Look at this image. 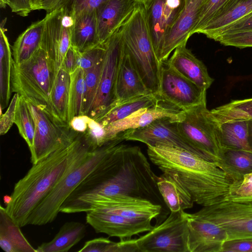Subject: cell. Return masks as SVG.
I'll use <instances>...</instances> for the list:
<instances>
[{"label": "cell", "mask_w": 252, "mask_h": 252, "mask_svg": "<svg viewBox=\"0 0 252 252\" xmlns=\"http://www.w3.org/2000/svg\"><path fill=\"white\" fill-rule=\"evenodd\" d=\"M157 178L140 147L118 144L68 196L60 211L87 213L99 199L117 195L146 199L165 209Z\"/></svg>", "instance_id": "1"}, {"label": "cell", "mask_w": 252, "mask_h": 252, "mask_svg": "<svg viewBox=\"0 0 252 252\" xmlns=\"http://www.w3.org/2000/svg\"><path fill=\"white\" fill-rule=\"evenodd\" d=\"M90 150L84 133L79 132L66 145L32 164L5 200L7 213L21 227L28 225L36 207Z\"/></svg>", "instance_id": "2"}, {"label": "cell", "mask_w": 252, "mask_h": 252, "mask_svg": "<svg viewBox=\"0 0 252 252\" xmlns=\"http://www.w3.org/2000/svg\"><path fill=\"white\" fill-rule=\"evenodd\" d=\"M150 160L171 177L194 203L208 206L225 201L233 182L218 163L176 147L148 146Z\"/></svg>", "instance_id": "3"}, {"label": "cell", "mask_w": 252, "mask_h": 252, "mask_svg": "<svg viewBox=\"0 0 252 252\" xmlns=\"http://www.w3.org/2000/svg\"><path fill=\"white\" fill-rule=\"evenodd\" d=\"M124 48L149 92L159 97L161 62L157 58L143 2L121 27Z\"/></svg>", "instance_id": "4"}, {"label": "cell", "mask_w": 252, "mask_h": 252, "mask_svg": "<svg viewBox=\"0 0 252 252\" xmlns=\"http://www.w3.org/2000/svg\"><path fill=\"white\" fill-rule=\"evenodd\" d=\"M124 140L123 132L116 139L90 150L36 207L29 217L28 225H42L52 222L68 196L98 165L109 151Z\"/></svg>", "instance_id": "5"}, {"label": "cell", "mask_w": 252, "mask_h": 252, "mask_svg": "<svg viewBox=\"0 0 252 252\" xmlns=\"http://www.w3.org/2000/svg\"><path fill=\"white\" fill-rule=\"evenodd\" d=\"M57 74L45 51L40 47L27 61L20 64L13 61L12 92L57 117L50 101V94Z\"/></svg>", "instance_id": "6"}, {"label": "cell", "mask_w": 252, "mask_h": 252, "mask_svg": "<svg viewBox=\"0 0 252 252\" xmlns=\"http://www.w3.org/2000/svg\"><path fill=\"white\" fill-rule=\"evenodd\" d=\"M183 111V118L177 122L181 134L204 158L219 163L223 151L220 124L206 102Z\"/></svg>", "instance_id": "7"}, {"label": "cell", "mask_w": 252, "mask_h": 252, "mask_svg": "<svg viewBox=\"0 0 252 252\" xmlns=\"http://www.w3.org/2000/svg\"><path fill=\"white\" fill-rule=\"evenodd\" d=\"M188 213L170 212L160 224L136 238L139 252H189Z\"/></svg>", "instance_id": "8"}, {"label": "cell", "mask_w": 252, "mask_h": 252, "mask_svg": "<svg viewBox=\"0 0 252 252\" xmlns=\"http://www.w3.org/2000/svg\"><path fill=\"white\" fill-rule=\"evenodd\" d=\"M28 103L36 125L33 148L31 153V162L34 164L74 139L79 132L72 130L68 123Z\"/></svg>", "instance_id": "9"}, {"label": "cell", "mask_w": 252, "mask_h": 252, "mask_svg": "<svg viewBox=\"0 0 252 252\" xmlns=\"http://www.w3.org/2000/svg\"><path fill=\"white\" fill-rule=\"evenodd\" d=\"M194 214L221 227L227 240H252V202L225 200L204 206Z\"/></svg>", "instance_id": "10"}, {"label": "cell", "mask_w": 252, "mask_h": 252, "mask_svg": "<svg viewBox=\"0 0 252 252\" xmlns=\"http://www.w3.org/2000/svg\"><path fill=\"white\" fill-rule=\"evenodd\" d=\"M121 27L104 42L105 51L98 91L89 116L94 120L104 114L116 101L115 83L123 51Z\"/></svg>", "instance_id": "11"}, {"label": "cell", "mask_w": 252, "mask_h": 252, "mask_svg": "<svg viewBox=\"0 0 252 252\" xmlns=\"http://www.w3.org/2000/svg\"><path fill=\"white\" fill-rule=\"evenodd\" d=\"M41 48L46 52L58 73L71 46L75 17L62 8L47 13Z\"/></svg>", "instance_id": "12"}, {"label": "cell", "mask_w": 252, "mask_h": 252, "mask_svg": "<svg viewBox=\"0 0 252 252\" xmlns=\"http://www.w3.org/2000/svg\"><path fill=\"white\" fill-rule=\"evenodd\" d=\"M95 209L105 210L138 222L152 223L156 220L155 226L161 223L168 214L160 205L146 199L125 195L102 198L92 205L89 211Z\"/></svg>", "instance_id": "13"}, {"label": "cell", "mask_w": 252, "mask_h": 252, "mask_svg": "<svg viewBox=\"0 0 252 252\" xmlns=\"http://www.w3.org/2000/svg\"><path fill=\"white\" fill-rule=\"evenodd\" d=\"M159 97L184 110L206 102V90L198 87L171 67L161 63Z\"/></svg>", "instance_id": "14"}, {"label": "cell", "mask_w": 252, "mask_h": 252, "mask_svg": "<svg viewBox=\"0 0 252 252\" xmlns=\"http://www.w3.org/2000/svg\"><path fill=\"white\" fill-rule=\"evenodd\" d=\"M125 136L126 140L141 142L147 146L165 145L176 147L204 158L181 134L177 122L168 117L157 119L144 127L127 130Z\"/></svg>", "instance_id": "15"}, {"label": "cell", "mask_w": 252, "mask_h": 252, "mask_svg": "<svg viewBox=\"0 0 252 252\" xmlns=\"http://www.w3.org/2000/svg\"><path fill=\"white\" fill-rule=\"evenodd\" d=\"M185 0H147L143 2L154 49L158 61L165 38L181 11Z\"/></svg>", "instance_id": "16"}, {"label": "cell", "mask_w": 252, "mask_h": 252, "mask_svg": "<svg viewBox=\"0 0 252 252\" xmlns=\"http://www.w3.org/2000/svg\"><path fill=\"white\" fill-rule=\"evenodd\" d=\"M184 111L162 100L157 105L142 108L127 117L104 126L108 141L116 139L120 133L128 129L145 127L157 119L168 117L180 122Z\"/></svg>", "instance_id": "17"}, {"label": "cell", "mask_w": 252, "mask_h": 252, "mask_svg": "<svg viewBox=\"0 0 252 252\" xmlns=\"http://www.w3.org/2000/svg\"><path fill=\"white\" fill-rule=\"evenodd\" d=\"M86 222L96 233H101L120 240L132 238L140 233L151 230L152 223L135 222L103 209L87 212Z\"/></svg>", "instance_id": "18"}, {"label": "cell", "mask_w": 252, "mask_h": 252, "mask_svg": "<svg viewBox=\"0 0 252 252\" xmlns=\"http://www.w3.org/2000/svg\"><path fill=\"white\" fill-rule=\"evenodd\" d=\"M189 252H222L227 235L224 229L214 222L188 213Z\"/></svg>", "instance_id": "19"}, {"label": "cell", "mask_w": 252, "mask_h": 252, "mask_svg": "<svg viewBox=\"0 0 252 252\" xmlns=\"http://www.w3.org/2000/svg\"><path fill=\"white\" fill-rule=\"evenodd\" d=\"M207 0H184L181 11L165 38L161 54V62L167 60L177 47L187 44L200 10Z\"/></svg>", "instance_id": "20"}, {"label": "cell", "mask_w": 252, "mask_h": 252, "mask_svg": "<svg viewBox=\"0 0 252 252\" xmlns=\"http://www.w3.org/2000/svg\"><path fill=\"white\" fill-rule=\"evenodd\" d=\"M139 2L137 0H109L95 11L100 43L104 42L125 23Z\"/></svg>", "instance_id": "21"}, {"label": "cell", "mask_w": 252, "mask_h": 252, "mask_svg": "<svg viewBox=\"0 0 252 252\" xmlns=\"http://www.w3.org/2000/svg\"><path fill=\"white\" fill-rule=\"evenodd\" d=\"M187 44L177 47L167 63L181 75L207 91L214 81L207 67L186 47Z\"/></svg>", "instance_id": "22"}, {"label": "cell", "mask_w": 252, "mask_h": 252, "mask_svg": "<svg viewBox=\"0 0 252 252\" xmlns=\"http://www.w3.org/2000/svg\"><path fill=\"white\" fill-rule=\"evenodd\" d=\"M150 93L123 45L122 57L118 67L115 87L116 101L113 105L125 100Z\"/></svg>", "instance_id": "23"}, {"label": "cell", "mask_w": 252, "mask_h": 252, "mask_svg": "<svg viewBox=\"0 0 252 252\" xmlns=\"http://www.w3.org/2000/svg\"><path fill=\"white\" fill-rule=\"evenodd\" d=\"M21 226L10 217L5 208L0 207V246L6 252H36L25 238Z\"/></svg>", "instance_id": "24"}, {"label": "cell", "mask_w": 252, "mask_h": 252, "mask_svg": "<svg viewBox=\"0 0 252 252\" xmlns=\"http://www.w3.org/2000/svg\"><path fill=\"white\" fill-rule=\"evenodd\" d=\"M100 44L97 31L95 12H85L75 17L71 46L82 53Z\"/></svg>", "instance_id": "25"}, {"label": "cell", "mask_w": 252, "mask_h": 252, "mask_svg": "<svg viewBox=\"0 0 252 252\" xmlns=\"http://www.w3.org/2000/svg\"><path fill=\"white\" fill-rule=\"evenodd\" d=\"M161 100L160 97L152 93L136 96L115 104L94 120L105 126L124 119L142 108L156 106Z\"/></svg>", "instance_id": "26"}, {"label": "cell", "mask_w": 252, "mask_h": 252, "mask_svg": "<svg viewBox=\"0 0 252 252\" xmlns=\"http://www.w3.org/2000/svg\"><path fill=\"white\" fill-rule=\"evenodd\" d=\"M45 17L34 22L20 34L12 46V56L16 64L23 63L36 53L41 46Z\"/></svg>", "instance_id": "27"}, {"label": "cell", "mask_w": 252, "mask_h": 252, "mask_svg": "<svg viewBox=\"0 0 252 252\" xmlns=\"http://www.w3.org/2000/svg\"><path fill=\"white\" fill-rule=\"evenodd\" d=\"M86 226L78 221L64 223L54 238L43 243L36 249V252H66L85 236Z\"/></svg>", "instance_id": "28"}, {"label": "cell", "mask_w": 252, "mask_h": 252, "mask_svg": "<svg viewBox=\"0 0 252 252\" xmlns=\"http://www.w3.org/2000/svg\"><path fill=\"white\" fill-rule=\"evenodd\" d=\"M252 13V0H242L211 21L196 33H202L215 40L224 29L244 19Z\"/></svg>", "instance_id": "29"}, {"label": "cell", "mask_w": 252, "mask_h": 252, "mask_svg": "<svg viewBox=\"0 0 252 252\" xmlns=\"http://www.w3.org/2000/svg\"><path fill=\"white\" fill-rule=\"evenodd\" d=\"M157 186L170 212L185 211L193 207L194 202L191 197L169 175L162 173L158 176Z\"/></svg>", "instance_id": "30"}, {"label": "cell", "mask_w": 252, "mask_h": 252, "mask_svg": "<svg viewBox=\"0 0 252 252\" xmlns=\"http://www.w3.org/2000/svg\"><path fill=\"white\" fill-rule=\"evenodd\" d=\"M5 22L6 19L1 21L0 30V104L1 110L7 106L11 96L13 62L10 44L5 33Z\"/></svg>", "instance_id": "31"}, {"label": "cell", "mask_w": 252, "mask_h": 252, "mask_svg": "<svg viewBox=\"0 0 252 252\" xmlns=\"http://www.w3.org/2000/svg\"><path fill=\"white\" fill-rule=\"evenodd\" d=\"M218 164L233 182L240 180L252 173V152L223 149Z\"/></svg>", "instance_id": "32"}, {"label": "cell", "mask_w": 252, "mask_h": 252, "mask_svg": "<svg viewBox=\"0 0 252 252\" xmlns=\"http://www.w3.org/2000/svg\"><path fill=\"white\" fill-rule=\"evenodd\" d=\"M223 149L251 152L248 142V120H233L220 124Z\"/></svg>", "instance_id": "33"}, {"label": "cell", "mask_w": 252, "mask_h": 252, "mask_svg": "<svg viewBox=\"0 0 252 252\" xmlns=\"http://www.w3.org/2000/svg\"><path fill=\"white\" fill-rule=\"evenodd\" d=\"M70 83V74L61 68L50 94V101L55 115L67 123Z\"/></svg>", "instance_id": "34"}, {"label": "cell", "mask_w": 252, "mask_h": 252, "mask_svg": "<svg viewBox=\"0 0 252 252\" xmlns=\"http://www.w3.org/2000/svg\"><path fill=\"white\" fill-rule=\"evenodd\" d=\"M70 83L68 106V122L73 118L83 114L86 93L85 71L78 67L70 74Z\"/></svg>", "instance_id": "35"}, {"label": "cell", "mask_w": 252, "mask_h": 252, "mask_svg": "<svg viewBox=\"0 0 252 252\" xmlns=\"http://www.w3.org/2000/svg\"><path fill=\"white\" fill-rule=\"evenodd\" d=\"M210 111L220 124L233 120H252V98L233 100Z\"/></svg>", "instance_id": "36"}, {"label": "cell", "mask_w": 252, "mask_h": 252, "mask_svg": "<svg viewBox=\"0 0 252 252\" xmlns=\"http://www.w3.org/2000/svg\"><path fill=\"white\" fill-rule=\"evenodd\" d=\"M15 124L21 136L26 142L30 153H32L34 145L36 125L28 101L21 95H19L17 105Z\"/></svg>", "instance_id": "37"}, {"label": "cell", "mask_w": 252, "mask_h": 252, "mask_svg": "<svg viewBox=\"0 0 252 252\" xmlns=\"http://www.w3.org/2000/svg\"><path fill=\"white\" fill-rule=\"evenodd\" d=\"M78 252H139L136 239L114 242L108 238H97L87 241Z\"/></svg>", "instance_id": "38"}, {"label": "cell", "mask_w": 252, "mask_h": 252, "mask_svg": "<svg viewBox=\"0 0 252 252\" xmlns=\"http://www.w3.org/2000/svg\"><path fill=\"white\" fill-rule=\"evenodd\" d=\"M103 58L85 71L86 93L83 114L89 116L98 91Z\"/></svg>", "instance_id": "39"}, {"label": "cell", "mask_w": 252, "mask_h": 252, "mask_svg": "<svg viewBox=\"0 0 252 252\" xmlns=\"http://www.w3.org/2000/svg\"><path fill=\"white\" fill-rule=\"evenodd\" d=\"M231 0H207L202 6L190 36L225 10Z\"/></svg>", "instance_id": "40"}, {"label": "cell", "mask_w": 252, "mask_h": 252, "mask_svg": "<svg viewBox=\"0 0 252 252\" xmlns=\"http://www.w3.org/2000/svg\"><path fill=\"white\" fill-rule=\"evenodd\" d=\"M109 0H60L56 9L62 8L75 17L85 12H95Z\"/></svg>", "instance_id": "41"}, {"label": "cell", "mask_w": 252, "mask_h": 252, "mask_svg": "<svg viewBox=\"0 0 252 252\" xmlns=\"http://www.w3.org/2000/svg\"><path fill=\"white\" fill-rule=\"evenodd\" d=\"M225 200L252 202V173L245 175L240 180L233 182Z\"/></svg>", "instance_id": "42"}, {"label": "cell", "mask_w": 252, "mask_h": 252, "mask_svg": "<svg viewBox=\"0 0 252 252\" xmlns=\"http://www.w3.org/2000/svg\"><path fill=\"white\" fill-rule=\"evenodd\" d=\"M85 138L93 150L99 148L108 141L104 126L91 118L88 123L87 129L84 132Z\"/></svg>", "instance_id": "43"}, {"label": "cell", "mask_w": 252, "mask_h": 252, "mask_svg": "<svg viewBox=\"0 0 252 252\" xmlns=\"http://www.w3.org/2000/svg\"><path fill=\"white\" fill-rule=\"evenodd\" d=\"M105 42L85 52H78V65L85 71L92 68L101 60L105 53Z\"/></svg>", "instance_id": "44"}, {"label": "cell", "mask_w": 252, "mask_h": 252, "mask_svg": "<svg viewBox=\"0 0 252 252\" xmlns=\"http://www.w3.org/2000/svg\"><path fill=\"white\" fill-rule=\"evenodd\" d=\"M215 41L224 46L241 49L252 47V30L223 34L217 37Z\"/></svg>", "instance_id": "45"}, {"label": "cell", "mask_w": 252, "mask_h": 252, "mask_svg": "<svg viewBox=\"0 0 252 252\" xmlns=\"http://www.w3.org/2000/svg\"><path fill=\"white\" fill-rule=\"evenodd\" d=\"M19 94L15 93L8 107L3 114H0V134H5L15 123L17 105L19 97Z\"/></svg>", "instance_id": "46"}, {"label": "cell", "mask_w": 252, "mask_h": 252, "mask_svg": "<svg viewBox=\"0 0 252 252\" xmlns=\"http://www.w3.org/2000/svg\"><path fill=\"white\" fill-rule=\"evenodd\" d=\"M222 252H252V240H232L226 241Z\"/></svg>", "instance_id": "47"}, {"label": "cell", "mask_w": 252, "mask_h": 252, "mask_svg": "<svg viewBox=\"0 0 252 252\" xmlns=\"http://www.w3.org/2000/svg\"><path fill=\"white\" fill-rule=\"evenodd\" d=\"M251 30H252V13L244 19L236 22L224 29L218 36V37L223 34L236 33Z\"/></svg>", "instance_id": "48"}, {"label": "cell", "mask_w": 252, "mask_h": 252, "mask_svg": "<svg viewBox=\"0 0 252 252\" xmlns=\"http://www.w3.org/2000/svg\"><path fill=\"white\" fill-rule=\"evenodd\" d=\"M9 6L12 12L23 17L33 10L32 0H10Z\"/></svg>", "instance_id": "49"}, {"label": "cell", "mask_w": 252, "mask_h": 252, "mask_svg": "<svg viewBox=\"0 0 252 252\" xmlns=\"http://www.w3.org/2000/svg\"><path fill=\"white\" fill-rule=\"evenodd\" d=\"M78 67V51L70 46L64 58L61 68L70 74Z\"/></svg>", "instance_id": "50"}, {"label": "cell", "mask_w": 252, "mask_h": 252, "mask_svg": "<svg viewBox=\"0 0 252 252\" xmlns=\"http://www.w3.org/2000/svg\"><path fill=\"white\" fill-rule=\"evenodd\" d=\"M91 118L86 115H81L73 118L69 122L70 127L78 132H85Z\"/></svg>", "instance_id": "51"}, {"label": "cell", "mask_w": 252, "mask_h": 252, "mask_svg": "<svg viewBox=\"0 0 252 252\" xmlns=\"http://www.w3.org/2000/svg\"><path fill=\"white\" fill-rule=\"evenodd\" d=\"M60 0H41L39 4V9L45 10L47 13L55 9Z\"/></svg>", "instance_id": "52"}, {"label": "cell", "mask_w": 252, "mask_h": 252, "mask_svg": "<svg viewBox=\"0 0 252 252\" xmlns=\"http://www.w3.org/2000/svg\"><path fill=\"white\" fill-rule=\"evenodd\" d=\"M248 121V142L251 152H252V120Z\"/></svg>", "instance_id": "53"}, {"label": "cell", "mask_w": 252, "mask_h": 252, "mask_svg": "<svg viewBox=\"0 0 252 252\" xmlns=\"http://www.w3.org/2000/svg\"><path fill=\"white\" fill-rule=\"evenodd\" d=\"M41 0H32L33 10H39V4Z\"/></svg>", "instance_id": "54"}, {"label": "cell", "mask_w": 252, "mask_h": 252, "mask_svg": "<svg viewBox=\"0 0 252 252\" xmlns=\"http://www.w3.org/2000/svg\"><path fill=\"white\" fill-rule=\"evenodd\" d=\"M242 0H231L229 4H228V5L227 6V8H226L225 10L224 11V12L223 13H224V12H225L227 10H228L229 8H230L233 5H234L235 3H236L237 2L240 1H241ZM222 13V14H223Z\"/></svg>", "instance_id": "55"}, {"label": "cell", "mask_w": 252, "mask_h": 252, "mask_svg": "<svg viewBox=\"0 0 252 252\" xmlns=\"http://www.w3.org/2000/svg\"><path fill=\"white\" fill-rule=\"evenodd\" d=\"M10 0H0V5L1 8H5L7 5L9 6Z\"/></svg>", "instance_id": "56"}, {"label": "cell", "mask_w": 252, "mask_h": 252, "mask_svg": "<svg viewBox=\"0 0 252 252\" xmlns=\"http://www.w3.org/2000/svg\"><path fill=\"white\" fill-rule=\"evenodd\" d=\"M137 0L140 2H144L147 0Z\"/></svg>", "instance_id": "57"}]
</instances>
